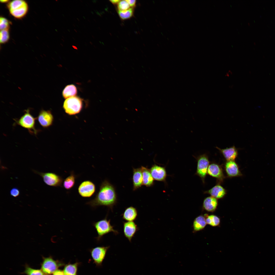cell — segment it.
Here are the masks:
<instances>
[{"instance_id":"cell-23","label":"cell","mask_w":275,"mask_h":275,"mask_svg":"<svg viewBox=\"0 0 275 275\" xmlns=\"http://www.w3.org/2000/svg\"><path fill=\"white\" fill-rule=\"evenodd\" d=\"M77 93V89L74 85L71 84L66 86L62 92L63 97L65 99L74 97Z\"/></svg>"},{"instance_id":"cell-17","label":"cell","mask_w":275,"mask_h":275,"mask_svg":"<svg viewBox=\"0 0 275 275\" xmlns=\"http://www.w3.org/2000/svg\"><path fill=\"white\" fill-rule=\"evenodd\" d=\"M204 194H208L217 199L223 198L227 194V191L219 184L217 185L210 189L204 191Z\"/></svg>"},{"instance_id":"cell-2","label":"cell","mask_w":275,"mask_h":275,"mask_svg":"<svg viewBox=\"0 0 275 275\" xmlns=\"http://www.w3.org/2000/svg\"><path fill=\"white\" fill-rule=\"evenodd\" d=\"M37 118L34 117L31 114L29 109L25 110L24 114L20 118L14 119L13 125H18L26 129L31 134L36 135L39 130L35 127V121Z\"/></svg>"},{"instance_id":"cell-16","label":"cell","mask_w":275,"mask_h":275,"mask_svg":"<svg viewBox=\"0 0 275 275\" xmlns=\"http://www.w3.org/2000/svg\"><path fill=\"white\" fill-rule=\"evenodd\" d=\"M216 148L222 154L227 161H235L238 156V149L234 145L223 149L217 147Z\"/></svg>"},{"instance_id":"cell-12","label":"cell","mask_w":275,"mask_h":275,"mask_svg":"<svg viewBox=\"0 0 275 275\" xmlns=\"http://www.w3.org/2000/svg\"><path fill=\"white\" fill-rule=\"evenodd\" d=\"M224 169L228 177L241 176L242 175L238 165L235 161H227L224 164Z\"/></svg>"},{"instance_id":"cell-27","label":"cell","mask_w":275,"mask_h":275,"mask_svg":"<svg viewBox=\"0 0 275 275\" xmlns=\"http://www.w3.org/2000/svg\"><path fill=\"white\" fill-rule=\"evenodd\" d=\"M118 15L120 18L122 20H125L130 18L133 14V8H130L128 9L123 11L118 10Z\"/></svg>"},{"instance_id":"cell-31","label":"cell","mask_w":275,"mask_h":275,"mask_svg":"<svg viewBox=\"0 0 275 275\" xmlns=\"http://www.w3.org/2000/svg\"><path fill=\"white\" fill-rule=\"evenodd\" d=\"M130 6L126 0L120 1L118 4L117 7L119 10H126L130 8Z\"/></svg>"},{"instance_id":"cell-29","label":"cell","mask_w":275,"mask_h":275,"mask_svg":"<svg viewBox=\"0 0 275 275\" xmlns=\"http://www.w3.org/2000/svg\"><path fill=\"white\" fill-rule=\"evenodd\" d=\"M10 22L7 19L3 17L0 18V30L9 29L10 27Z\"/></svg>"},{"instance_id":"cell-37","label":"cell","mask_w":275,"mask_h":275,"mask_svg":"<svg viewBox=\"0 0 275 275\" xmlns=\"http://www.w3.org/2000/svg\"><path fill=\"white\" fill-rule=\"evenodd\" d=\"M72 47L74 49H77V48L76 47L73 45L72 46Z\"/></svg>"},{"instance_id":"cell-3","label":"cell","mask_w":275,"mask_h":275,"mask_svg":"<svg viewBox=\"0 0 275 275\" xmlns=\"http://www.w3.org/2000/svg\"><path fill=\"white\" fill-rule=\"evenodd\" d=\"M7 6L10 14L17 19L24 17L27 13L29 9L27 3L23 0L9 1Z\"/></svg>"},{"instance_id":"cell-13","label":"cell","mask_w":275,"mask_h":275,"mask_svg":"<svg viewBox=\"0 0 275 275\" xmlns=\"http://www.w3.org/2000/svg\"><path fill=\"white\" fill-rule=\"evenodd\" d=\"M109 248L110 246H98L91 250L92 256L97 263L98 264L102 263Z\"/></svg>"},{"instance_id":"cell-25","label":"cell","mask_w":275,"mask_h":275,"mask_svg":"<svg viewBox=\"0 0 275 275\" xmlns=\"http://www.w3.org/2000/svg\"><path fill=\"white\" fill-rule=\"evenodd\" d=\"M205 219L207 224L212 226H217L220 223V218L215 215H208Z\"/></svg>"},{"instance_id":"cell-15","label":"cell","mask_w":275,"mask_h":275,"mask_svg":"<svg viewBox=\"0 0 275 275\" xmlns=\"http://www.w3.org/2000/svg\"><path fill=\"white\" fill-rule=\"evenodd\" d=\"M58 265L56 261L51 257L44 258L42 263L41 269L45 273L49 274L53 273L58 267Z\"/></svg>"},{"instance_id":"cell-6","label":"cell","mask_w":275,"mask_h":275,"mask_svg":"<svg viewBox=\"0 0 275 275\" xmlns=\"http://www.w3.org/2000/svg\"><path fill=\"white\" fill-rule=\"evenodd\" d=\"M197 163L195 174L201 178L203 183L204 184L205 179L207 174V170L210 162L208 155L203 154L196 157Z\"/></svg>"},{"instance_id":"cell-5","label":"cell","mask_w":275,"mask_h":275,"mask_svg":"<svg viewBox=\"0 0 275 275\" xmlns=\"http://www.w3.org/2000/svg\"><path fill=\"white\" fill-rule=\"evenodd\" d=\"M82 106L81 99L76 96L68 98L64 101L63 107L65 112L71 115L76 114L81 111Z\"/></svg>"},{"instance_id":"cell-9","label":"cell","mask_w":275,"mask_h":275,"mask_svg":"<svg viewBox=\"0 0 275 275\" xmlns=\"http://www.w3.org/2000/svg\"><path fill=\"white\" fill-rule=\"evenodd\" d=\"M40 125L43 128H48L52 124L54 118L49 110H41L36 118Z\"/></svg>"},{"instance_id":"cell-30","label":"cell","mask_w":275,"mask_h":275,"mask_svg":"<svg viewBox=\"0 0 275 275\" xmlns=\"http://www.w3.org/2000/svg\"><path fill=\"white\" fill-rule=\"evenodd\" d=\"M27 275H45L41 270L35 269L29 267H27L25 272Z\"/></svg>"},{"instance_id":"cell-35","label":"cell","mask_w":275,"mask_h":275,"mask_svg":"<svg viewBox=\"0 0 275 275\" xmlns=\"http://www.w3.org/2000/svg\"><path fill=\"white\" fill-rule=\"evenodd\" d=\"M121 0H110V1L113 4H118Z\"/></svg>"},{"instance_id":"cell-14","label":"cell","mask_w":275,"mask_h":275,"mask_svg":"<svg viewBox=\"0 0 275 275\" xmlns=\"http://www.w3.org/2000/svg\"><path fill=\"white\" fill-rule=\"evenodd\" d=\"M149 170L154 180L159 181H166L167 174L164 167L155 164Z\"/></svg>"},{"instance_id":"cell-18","label":"cell","mask_w":275,"mask_h":275,"mask_svg":"<svg viewBox=\"0 0 275 275\" xmlns=\"http://www.w3.org/2000/svg\"><path fill=\"white\" fill-rule=\"evenodd\" d=\"M132 180L133 190L139 188L143 185L142 174L141 167L133 168Z\"/></svg>"},{"instance_id":"cell-22","label":"cell","mask_w":275,"mask_h":275,"mask_svg":"<svg viewBox=\"0 0 275 275\" xmlns=\"http://www.w3.org/2000/svg\"><path fill=\"white\" fill-rule=\"evenodd\" d=\"M205 217L202 215L196 217L194 219L193 224L194 230L197 231L202 230L207 224Z\"/></svg>"},{"instance_id":"cell-7","label":"cell","mask_w":275,"mask_h":275,"mask_svg":"<svg viewBox=\"0 0 275 275\" xmlns=\"http://www.w3.org/2000/svg\"><path fill=\"white\" fill-rule=\"evenodd\" d=\"M34 173L39 175L43 178L44 183L52 186H61L63 183L62 178L55 173L52 172H39L33 170Z\"/></svg>"},{"instance_id":"cell-28","label":"cell","mask_w":275,"mask_h":275,"mask_svg":"<svg viewBox=\"0 0 275 275\" xmlns=\"http://www.w3.org/2000/svg\"><path fill=\"white\" fill-rule=\"evenodd\" d=\"M10 35L9 29H5L0 30V42L2 44H4L9 40Z\"/></svg>"},{"instance_id":"cell-19","label":"cell","mask_w":275,"mask_h":275,"mask_svg":"<svg viewBox=\"0 0 275 275\" xmlns=\"http://www.w3.org/2000/svg\"><path fill=\"white\" fill-rule=\"evenodd\" d=\"M218 204L217 199L212 196L205 198L203 201V207L206 211L213 212L216 210Z\"/></svg>"},{"instance_id":"cell-21","label":"cell","mask_w":275,"mask_h":275,"mask_svg":"<svg viewBox=\"0 0 275 275\" xmlns=\"http://www.w3.org/2000/svg\"><path fill=\"white\" fill-rule=\"evenodd\" d=\"M143 185L149 187L154 184V179L150 173L149 169L147 168L141 167Z\"/></svg>"},{"instance_id":"cell-8","label":"cell","mask_w":275,"mask_h":275,"mask_svg":"<svg viewBox=\"0 0 275 275\" xmlns=\"http://www.w3.org/2000/svg\"><path fill=\"white\" fill-rule=\"evenodd\" d=\"M207 174L217 179V184L222 183L226 178L221 166L218 164L212 163L209 165Z\"/></svg>"},{"instance_id":"cell-33","label":"cell","mask_w":275,"mask_h":275,"mask_svg":"<svg viewBox=\"0 0 275 275\" xmlns=\"http://www.w3.org/2000/svg\"><path fill=\"white\" fill-rule=\"evenodd\" d=\"M126 1L128 3L130 6L132 8L135 6L136 3V0H127Z\"/></svg>"},{"instance_id":"cell-20","label":"cell","mask_w":275,"mask_h":275,"mask_svg":"<svg viewBox=\"0 0 275 275\" xmlns=\"http://www.w3.org/2000/svg\"><path fill=\"white\" fill-rule=\"evenodd\" d=\"M123 219L127 221H134L136 219L138 216L137 209L133 206L126 208L121 215Z\"/></svg>"},{"instance_id":"cell-10","label":"cell","mask_w":275,"mask_h":275,"mask_svg":"<svg viewBox=\"0 0 275 275\" xmlns=\"http://www.w3.org/2000/svg\"><path fill=\"white\" fill-rule=\"evenodd\" d=\"M95 187L94 184L90 181L82 182L79 185L78 191L82 197H89L92 196L95 192Z\"/></svg>"},{"instance_id":"cell-34","label":"cell","mask_w":275,"mask_h":275,"mask_svg":"<svg viewBox=\"0 0 275 275\" xmlns=\"http://www.w3.org/2000/svg\"><path fill=\"white\" fill-rule=\"evenodd\" d=\"M53 275H64L63 272L60 270H56L53 273Z\"/></svg>"},{"instance_id":"cell-26","label":"cell","mask_w":275,"mask_h":275,"mask_svg":"<svg viewBox=\"0 0 275 275\" xmlns=\"http://www.w3.org/2000/svg\"><path fill=\"white\" fill-rule=\"evenodd\" d=\"M77 266L76 264L66 266L63 271L64 275H76Z\"/></svg>"},{"instance_id":"cell-24","label":"cell","mask_w":275,"mask_h":275,"mask_svg":"<svg viewBox=\"0 0 275 275\" xmlns=\"http://www.w3.org/2000/svg\"><path fill=\"white\" fill-rule=\"evenodd\" d=\"M75 180V176L73 173H72L70 175L64 180L63 183L64 187L67 190L71 189L74 185Z\"/></svg>"},{"instance_id":"cell-1","label":"cell","mask_w":275,"mask_h":275,"mask_svg":"<svg viewBox=\"0 0 275 275\" xmlns=\"http://www.w3.org/2000/svg\"><path fill=\"white\" fill-rule=\"evenodd\" d=\"M117 197L114 186L106 180L102 182L95 197L86 204L93 208L100 206L107 207L112 211L116 205Z\"/></svg>"},{"instance_id":"cell-36","label":"cell","mask_w":275,"mask_h":275,"mask_svg":"<svg viewBox=\"0 0 275 275\" xmlns=\"http://www.w3.org/2000/svg\"><path fill=\"white\" fill-rule=\"evenodd\" d=\"M10 1L8 0H1L0 2L2 3H8Z\"/></svg>"},{"instance_id":"cell-32","label":"cell","mask_w":275,"mask_h":275,"mask_svg":"<svg viewBox=\"0 0 275 275\" xmlns=\"http://www.w3.org/2000/svg\"><path fill=\"white\" fill-rule=\"evenodd\" d=\"M10 194L11 196L14 197H16L20 195V191L17 188L14 187L10 190Z\"/></svg>"},{"instance_id":"cell-4","label":"cell","mask_w":275,"mask_h":275,"mask_svg":"<svg viewBox=\"0 0 275 275\" xmlns=\"http://www.w3.org/2000/svg\"><path fill=\"white\" fill-rule=\"evenodd\" d=\"M107 215L104 218L93 224L98 234V236L96 237L98 241H99L104 235L110 232H112L116 235L119 233L118 231L111 225V220L107 219Z\"/></svg>"},{"instance_id":"cell-11","label":"cell","mask_w":275,"mask_h":275,"mask_svg":"<svg viewBox=\"0 0 275 275\" xmlns=\"http://www.w3.org/2000/svg\"><path fill=\"white\" fill-rule=\"evenodd\" d=\"M123 232L125 237L131 242L139 228L134 221L123 222Z\"/></svg>"}]
</instances>
